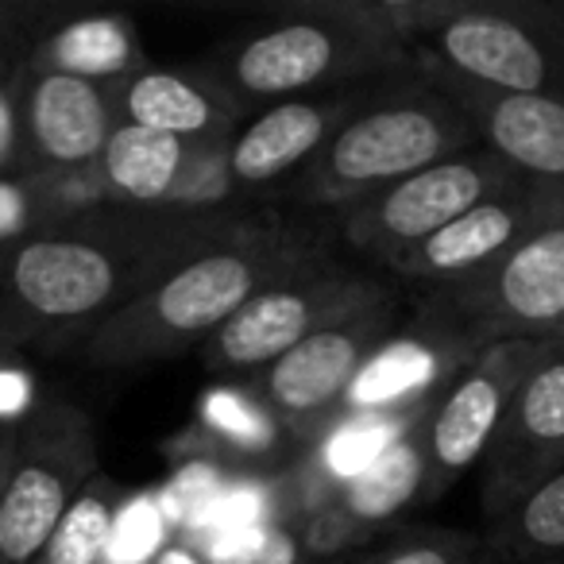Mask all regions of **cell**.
I'll return each mask as SVG.
<instances>
[{
  "mask_svg": "<svg viewBox=\"0 0 564 564\" xmlns=\"http://www.w3.org/2000/svg\"><path fill=\"white\" fill-rule=\"evenodd\" d=\"M140 213L120 205V217L82 213L66 225L0 240V337L17 348L74 352L225 225L213 213L182 220Z\"/></svg>",
  "mask_w": 564,
  "mask_h": 564,
  "instance_id": "obj_1",
  "label": "cell"
},
{
  "mask_svg": "<svg viewBox=\"0 0 564 564\" xmlns=\"http://www.w3.org/2000/svg\"><path fill=\"white\" fill-rule=\"evenodd\" d=\"M306 256H314V248L282 228L225 220L209 240L89 333L74 356L89 368L128 371L205 348L263 286L294 271Z\"/></svg>",
  "mask_w": 564,
  "mask_h": 564,
  "instance_id": "obj_2",
  "label": "cell"
},
{
  "mask_svg": "<svg viewBox=\"0 0 564 564\" xmlns=\"http://www.w3.org/2000/svg\"><path fill=\"white\" fill-rule=\"evenodd\" d=\"M476 143V124L453 94L406 63L364 89L345 124L294 178V197L340 209Z\"/></svg>",
  "mask_w": 564,
  "mask_h": 564,
  "instance_id": "obj_3",
  "label": "cell"
},
{
  "mask_svg": "<svg viewBox=\"0 0 564 564\" xmlns=\"http://www.w3.org/2000/svg\"><path fill=\"white\" fill-rule=\"evenodd\" d=\"M414 63V58H410ZM406 66L391 51L364 40L333 12L329 0L286 4L279 20L251 35H240L202 78L228 94L243 112L263 105L302 101L348 89V82H376Z\"/></svg>",
  "mask_w": 564,
  "mask_h": 564,
  "instance_id": "obj_4",
  "label": "cell"
},
{
  "mask_svg": "<svg viewBox=\"0 0 564 564\" xmlns=\"http://www.w3.org/2000/svg\"><path fill=\"white\" fill-rule=\"evenodd\" d=\"M414 63L487 94L564 97V0H464Z\"/></svg>",
  "mask_w": 564,
  "mask_h": 564,
  "instance_id": "obj_5",
  "label": "cell"
},
{
  "mask_svg": "<svg viewBox=\"0 0 564 564\" xmlns=\"http://www.w3.org/2000/svg\"><path fill=\"white\" fill-rule=\"evenodd\" d=\"M97 476L94 425L70 402H43L0 437V564H35Z\"/></svg>",
  "mask_w": 564,
  "mask_h": 564,
  "instance_id": "obj_6",
  "label": "cell"
},
{
  "mask_svg": "<svg viewBox=\"0 0 564 564\" xmlns=\"http://www.w3.org/2000/svg\"><path fill=\"white\" fill-rule=\"evenodd\" d=\"M417 306L468 333L479 348L564 340V194L487 271L453 291L417 294Z\"/></svg>",
  "mask_w": 564,
  "mask_h": 564,
  "instance_id": "obj_7",
  "label": "cell"
},
{
  "mask_svg": "<svg viewBox=\"0 0 564 564\" xmlns=\"http://www.w3.org/2000/svg\"><path fill=\"white\" fill-rule=\"evenodd\" d=\"M387 286L337 259L314 256L302 259L294 271L274 279L271 286L256 294L209 345L202 348V360L220 379H256L286 352L310 340L314 333L329 329L333 322L356 314L368 302H376Z\"/></svg>",
  "mask_w": 564,
  "mask_h": 564,
  "instance_id": "obj_8",
  "label": "cell"
},
{
  "mask_svg": "<svg viewBox=\"0 0 564 564\" xmlns=\"http://www.w3.org/2000/svg\"><path fill=\"white\" fill-rule=\"evenodd\" d=\"M402 333L399 299L387 286L376 302L333 322L329 329L302 340L294 352L251 379L259 410L279 425L294 445L314 448L333 433L345 394L360 371Z\"/></svg>",
  "mask_w": 564,
  "mask_h": 564,
  "instance_id": "obj_9",
  "label": "cell"
},
{
  "mask_svg": "<svg viewBox=\"0 0 564 564\" xmlns=\"http://www.w3.org/2000/svg\"><path fill=\"white\" fill-rule=\"evenodd\" d=\"M514 178L518 174L495 151L476 143V148L456 151L394 186L340 205V236L356 251L394 267L402 256L422 248L430 236L453 225L456 217L507 189Z\"/></svg>",
  "mask_w": 564,
  "mask_h": 564,
  "instance_id": "obj_10",
  "label": "cell"
},
{
  "mask_svg": "<svg viewBox=\"0 0 564 564\" xmlns=\"http://www.w3.org/2000/svg\"><path fill=\"white\" fill-rule=\"evenodd\" d=\"M549 345L538 340H499L487 345L441 387L422 414V445L430 460V502L441 499L456 479L484 468L518 383L541 360Z\"/></svg>",
  "mask_w": 564,
  "mask_h": 564,
  "instance_id": "obj_11",
  "label": "cell"
},
{
  "mask_svg": "<svg viewBox=\"0 0 564 564\" xmlns=\"http://www.w3.org/2000/svg\"><path fill=\"white\" fill-rule=\"evenodd\" d=\"M12 109L32 178L97 171L105 143L117 132L109 86L28 63L12 78Z\"/></svg>",
  "mask_w": 564,
  "mask_h": 564,
  "instance_id": "obj_12",
  "label": "cell"
},
{
  "mask_svg": "<svg viewBox=\"0 0 564 564\" xmlns=\"http://www.w3.org/2000/svg\"><path fill=\"white\" fill-rule=\"evenodd\" d=\"M564 468V340L549 345L518 383L502 430L484 460L487 522L514 507L530 487Z\"/></svg>",
  "mask_w": 564,
  "mask_h": 564,
  "instance_id": "obj_13",
  "label": "cell"
},
{
  "mask_svg": "<svg viewBox=\"0 0 564 564\" xmlns=\"http://www.w3.org/2000/svg\"><path fill=\"white\" fill-rule=\"evenodd\" d=\"M553 202H556V189L514 178L507 189L491 194L476 209H468L453 225L441 228L437 236H430L422 248L402 256L391 267L394 279L414 286L417 294L453 291L460 282L476 279L479 271H487L499 256H507L525 236V228Z\"/></svg>",
  "mask_w": 564,
  "mask_h": 564,
  "instance_id": "obj_14",
  "label": "cell"
},
{
  "mask_svg": "<svg viewBox=\"0 0 564 564\" xmlns=\"http://www.w3.org/2000/svg\"><path fill=\"white\" fill-rule=\"evenodd\" d=\"M360 94H325L282 101L256 112L248 124H240L228 140L225 166L232 189H263L279 178L302 174L317 159V151L329 143V135L348 120Z\"/></svg>",
  "mask_w": 564,
  "mask_h": 564,
  "instance_id": "obj_15",
  "label": "cell"
},
{
  "mask_svg": "<svg viewBox=\"0 0 564 564\" xmlns=\"http://www.w3.org/2000/svg\"><path fill=\"white\" fill-rule=\"evenodd\" d=\"M430 74V70H425ZM468 112L487 151L502 159L518 178L564 194V97L487 94L430 74Z\"/></svg>",
  "mask_w": 564,
  "mask_h": 564,
  "instance_id": "obj_16",
  "label": "cell"
},
{
  "mask_svg": "<svg viewBox=\"0 0 564 564\" xmlns=\"http://www.w3.org/2000/svg\"><path fill=\"white\" fill-rule=\"evenodd\" d=\"M117 128H148V132L178 135L189 143H220L232 140L243 124V109L228 94H220L202 74H174V70H143L128 74L124 82L109 86Z\"/></svg>",
  "mask_w": 564,
  "mask_h": 564,
  "instance_id": "obj_17",
  "label": "cell"
},
{
  "mask_svg": "<svg viewBox=\"0 0 564 564\" xmlns=\"http://www.w3.org/2000/svg\"><path fill=\"white\" fill-rule=\"evenodd\" d=\"M333 502L352 518V525L364 538L394 525L417 502H430V460H425L422 445V417L360 476L340 484Z\"/></svg>",
  "mask_w": 564,
  "mask_h": 564,
  "instance_id": "obj_18",
  "label": "cell"
},
{
  "mask_svg": "<svg viewBox=\"0 0 564 564\" xmlns=\"http://www.w3.org/2000/svg\"><path fill=\"white\" fill-rule=\"evenodd\" d=\"M28 66L74 74V78L117 86L128 74L143 70L135 28L128 17H86L78 24L55 28L28 47Z\"/></svg>",
  "mask_w": 564,
  "mask_h": 564,
  "instance_id": "obj_19",
  "label": "cell"
},
{
  "mask_svg": "<svg viewBox=\"0 0 564 564\" xmlns=\"http://www.w3.org/2000/svg\"><path fill=\"white\" fill-rule=\"evenodd\" d=\"M487 564H556L564 561V468L541 479L514 507L487 522Z\"/></svg>",
  "mask_w": 564,
  "mask_h": 564,
  "instance_id": "obj_20",
  "label": "cell"
},
{
  "mask_svg": "<svg viewBox=\"0 0 564 564\" xmlns=\"http://www.w3.org/2000/svg\"><path fill=\"white\" fill-rule=\"evenodd\" d=\"M124 507V491L97 471L86 491L74 499V507L66 510L55 538L47 541L35 564H112V541H117V522Z\"/></svg>",
  "mask_w": 564,
  "mask_h": 564,
  "instance_id": "obj_21",
  "label": "cell"
},
{
  "mask_svg": "<svg viewBox=\"0 0 564 564\" xmlns=\"http://www.w3.org/2000/svg\"><path fill=\"white\" fill-rule=\"evenodd\" d=\"M352 564H484V538L464 530H406Z\"/></svg>",
  "mask_w": 564,
  "mask_h": 564,
  "instance_id": "obj_22",
  "label": "cell"
},
{
  "mask_svg": "<svg viewBox=\"0 0 564 564\" xmlns=\"http://www.w3.org/2000/svg\"><path fill=\"white\" fill-rule=\"evenodd\" d=\"M205 556L209 564H310L302 530L286 522H267L240 533H213Z\"/></svg>",
  "mask_w": 564,
  "mask_h": 564,
  "instance_id": "obj_23",
  "label": "cell"
},
{
  "mask_svg": "<svg viewBox=\"0 0 564 564\" xmlns=\"http://www.w3.org/2000/svg\"><path fill=\"white\" fill-rule=\"evenodd\" d=\"M148 564H209V556H205V549L194 545L189 538H171L155 549V556H151Z\"/></svg>",
  "mask_w": 564,
  "mask_h": 564,
  "instance_id": "obj_24",
  "label": "cell"
},
{
  "mask_svg": "<svg viewBox=\"0 0 564 564\" xmlns=\"http://www.w3.org/2000/svg\"><path fill=\"white\" fill-rule=\"evenodd\" d=\"M17 352H20V348L12 345V340L0 337V376H4L9 368H17V364H12V360H17Z\"/></svg>",
  "mask_w": 564,
  "mask_h": 564,
  "instance_id": "obj_25",
  "label": "cell"
},
{
  "mask_svg": "<svg viewBox=\"0 0 564 564\" xmlns=\"http://www.w3.org/2000/svg\"><path fill=\"white\" fill-rule=\"evenodd\" d=\"M484 564H487V561H484ZM556 564H564V561H556Z\"/></svg>",
  "mask_w": 564,
  "mask_h": 564,
  "instance_id": "obj_26",
  "label": "cell"
},
{
  "mask_svg": "<svg viewBox=\"0 0 564 564\" xmlns=\"http://www.w3.org/2000/svg\"><path fill=\"white\" fill-rule=\"evenodd\" d=\"M348 564H352V561H348Z\"/></svg>",
  "mask_w": 564,
  "mask_h": 564,
  "instance_id": "obj_27",
  "label": "cell"
}]
</instances>
